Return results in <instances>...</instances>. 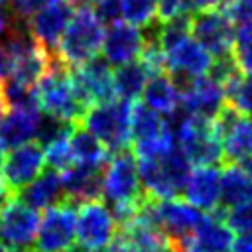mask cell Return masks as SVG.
Here are the masks:
<instances>
[{
    "mask_svg": "<svg viewBox=\"0 0 252 252\" xmlns=\"http://www.w3.org/2000/svg\"><path fill=\"white\" fill-rule=\"evenodd\" d=\"M102 199L110 205L108 209L118 228L138 215L146 195L140 183L138 159L132 150L122 148L106 161L102 175Z\"/></svg>",
    "mask_w": 252,
    "mask_h": 252,
    "instance_id": "1",
    "label": "cell"
},
{
    "mask_svg": "<svg viewBox=\"0 0 252 252\" xmlns=\"http://www.w3.org/2000/svg\"><path fill=\"white\" fill-rule=\"evenodd\" d=\"M35 98L43 114L75 126H81L89 108L73 83L71 69L61 61L57 51L49 55V67L45 75L35 83Z\"/></svg>",
    "mask_w": 252,
    "mask_h": 252,
    "instance_id": "2",
    "label": "cell"
},
{
    "mask_svg": "<svg viewBox=\"0 0 252 252\" xmlns=\"http://www.w3.org/2000/svg\"><path fill=\"white\" fill-rule=\"evenodd\" d=\"M136 159L140 183L148 199H175L191 173V161L175 142L156 156Z\"/></svg>",
    "mask_w": 252,
    "mask_h": 252,
    "instance_id": "3",
    "label": "cell"
},
{
    "mask_svg": "<svg viewBox=\"0 0 252 252\" xmlns=\"http://www.w3.org/2000/svg\"><path fill=\"white\" fill-rule=\"evenodd\" d=\"M102 37L104 24L96 18L93 6L77 2L75 12L61 35L57 55L69 69L79 67L98 55L102 47Z\"/></svg>",
    "mask_w": 252,
    "mask_h": 252,
    "instance_id": "4",
    "label": "cell"
},
{
    "mask_svg": "<svg viewBox=\"0 0 252 252\" xmlns=\"http://www.w3.org/2000/svg\"><path fill=\"white\" fill-rule=\"evenodd\" d=\"M130 108L132 102L110 98L87 108L81 126L87 128L108 152H118L130 144Z\"/></svg>",
    "mask_w": 252,
    "mask_h": 252,
    "instance_id": "5",
    "label": "cell"
},
{
    "mask_svg": "<svg viewBox=\"0 0 252 252\" xmlns=\"http://www.w3.org/2000/svg\"><path fill=\"white\" fill-rule=\"evenodd\" d=\"M138 213L150 222H154L169 238V242H177L191 236L207 217V213H203L201 209L193 207L187 201H179V199L156 201L148 197L144 199Z\"/></svg>",
    "mask_w": 252,
    "mask_h": 252,
    "instance_id": "6",
    "label": "cell"
},
{
    "mask_svg": "<svg viewBox=\"0 0 252 252\" xmlns=\"http://www.w3.org/2000/svg\"><path fill=\"white\" fill-rule=\"evenodd\" d=\"M118 236V224L110 209L100 201L83 203L77 211V234L79 246L87 252H104Z\"/></svg>",
    "mask_w": 252,
    "mask_h": 252,
    "instance_id": "7",
    "label": "cell"
},
{
    "mask_svg": "<svg viewBox=\"0 0 252 252\" xmlns=\"http://www.w3.org/2000/svg\"><path fill=\"white\" fill-rule=\"evenodd\" d=\"M234 24L222 8L191 14V35L199 41L213 59L228 57L234 51Z\"/></svg>",
    "mask_w": 252,
    "mask_h": 252,
    "instance_id": "8",
    "label": "cell"
},
{
    "mask_svg": "<svg viewBox=\"0 0 252 252\" xmlns=\"http://www.w3.org/2000/svg\"><path fill=\"white\" fill-rule=\"evenodd\" d=\"M77 234V207L71 201H63L45 209L35 234L37 252H63L73 246Z\"/></svg>",
    "mask_w": 252,
    "mask_h": 252,
    "instance_id": "9",
    "label": "cell"
},
{
    "mask_svg": "<svg viewBox=\"0 0 252 252\" xmlns=\"http://www.w3.org/2000/svg\"><path fill=\"white\" fill-rule=\"evenodd\" d=\"M222 138V156L226 163H242L252 158V116H242L224 104L213 120Z\"/></svg>",
    "mask_w": 252,
    "mask_h": 252,
    "instance_id": "10",
    "label": "cell"
},
{
    "mask_svg": "<svg viewBox=\"0 0 252 252\" xmlns=\"http://www.w3.org/2000/svg\"><path fill=\"white\" fill-rule=\"evenodd\" d=\"M45 167V152L37 142H28L24 146L12 148L2 165H0V177L6 185V189L16 195L20 189H24L28 183H32Z\"/></svg>",
    "mask_w": 252,
    "mask_h": 252,
    "instance_id": "11",
    "label": "cell"
},
{
    "mask_svg": "<svg viewBox=\"0 0 252 252\" xmlns=\"http://www.w3.org/2000/svg\"><path fill=\"white\" fill-rule=\"evenodd\" d=\"M39 220L37 211L12 197L0 209V244L12 248H30L37 234Z\"/></svg>",
    "mask_w": 252,
    "mask_h": 252,
    "instance_id": "12",
    "label": "cell"
},
{
    "mask_svg": "<svg viewBox=\"0 0 252 252\" xmlns=\"http://www.w3.org/2000/svg\"><path fill=\"white\" fill-rule=\"evenodd\" d=\"M224 89L222 83L211 75L195 77L179 87V106L193 116L215 120L224 106Z\"/></svg>",
    "mask_w": 252,
    "mask_h": 252,
    "instance_id": "13",
    "label": "cell"
},
{
    "mask_svg": "<svg viewBox=\"0 0 252 252\" xmlns=\"http://www.w3.org/2000/svg\"><path fill=\"white\" fill-rule=\"evenodd\" d=\"M71 77H73V83L87 106L114 98L112 65L104 57L96 55L79 67H73Z\"/></svg>",
    "mask_w": 252,
    "mask_h": 252,
    "instance_id": "14",
    "label": "cell"
},
{
    "mask_svg": "<svg viewBox=\"0 0 252 252\" xmlns=\"http://www.w3.org/2000/svg\"><path fill=\"white\" fill-rule=\"evenodd\" d=\"M79 0H59L49 2L41 10H37L30 18V32L35 37V41L49 53H55L61 41V35L75 12Z\"/></svg>",
    "mask_w": 252,
    "mask_h": 252,
    "instance_id": "15",
    "label": "cell"
},
{
    "mask_svg": "<svg viewBox=\"0 0 252 252\" xmlns=\"http://www.w3.org/2000/svg\"><path fill=\"white\" fill-rule=\"evenodd\" d=\"M213 65L211 53L193 37L183 39L179 45L165 53V71L175 81L177 89L195 77H203L209 73Z\"/></svg>",
    "mask_w": 252,
    "mask_h": 252,
    "instance_id": "16",
    "label": "cell"
},
{
    "mask_svg": "<svg viewBox=\"0 0 252 252\" xmlns=\"http://www.w3.org/2000/svg\"><path fill=\"white\" fill-rule=\"evenodd\" d=\"M144 47V32L124 20L108 24L102 37V57L112 65L120 67L140 57Z\"/></svg>",
    "mask_w": 252,
    "mask_h": 252,
    "instance_id": "17",
    "label": "cell"
},
{
    "mask_svg": "<svg viewBox=\"0 0 252 252\" xmlns=\"http://www.w3.org/2000/svg\"><path fill=\"white\" fill-rule=\"evenodd\" d=\"M181 193L187 203L203 213H215L220 207V169L217 165H197Z\"/></svg>",
    "mask_w": 252,
    "mask_h": 252,
    "instance_id": "18",
    "label": "cell"
},
{
    "mask_svg": "<svg viewBox=\"0 0 252 252\" xmlns=\"http://www.w3.org/2000/svg\"><path fill=\"white\" fill-rule=\"evenodd\" d=\"M116 240L130 252H173L169 238L140 213L118 228Z\"/></svg>",
    "mask_w": 252,
    "mask_h": 252,
    "instance_id": "19",
    "label": "cell"
},
{
    "mask_svg": "<svg viewBox=\"0 0 252 252\" xmlns=\"http://www.w3.org/2000/svg\"><path fill=\"white\" fill-rule=\"evenodd\" d=\"M102 175L104 167H89L79 163H73L71 167L61 171L67 201L75 205L98 201L102 197Z\"/></svg>",
    "mask_w": 252,
    "mask_h": 252,
    "instance_id": "20",
    "label": "cell"
},
{
    "mask_svg": "<svg viewBox=\"0 0 252 252\" xmlns=\"http://www.w3.org/2000/svg\"><path fill=\"white\" fill-rule=\"evenodd\" d=\"M14 197L20 199L24 205L32 207L33 211H45L49 207H55V205L67 201L61 173L53 167L43 169L32 183H28L24 189H20Z\"/></svg>",
    "mask_w": 252,
    "mask_h": 252,
    "instance_id": "21",
    "label": "cell"
},
{
    "mask_svg": "<svg viewBox=\"0 0 252 252\" xmlns=\"http://www.w3.org/2000/svg\"><path fill=\"white\" fill-rule=\"evenodd\" d=\"M43 118V112L33 108H10L0 122V140L6 148H18L28 142H32L37 134L39 122Z\"/></svg>",
    "mask_w": 252,
    "mask_h": 252,
    "instance_id": "22",
    "label": "cell"
},
{
    "mask_svg": "<svg viewBox=\"0 0 252 252\" xmlns=\"http://www.w3.org/2000/svg\"><path fill=\"white\" fill-rule=\"evenodd\" d=\"M252 201V177L240 163H224L220 169V207L226 211Z\"/></svg>",
    "mask_w": 252,
    "mask_h": 252,
    "instance_id": "23",
    "label": "cell"
},
{
    "mask_svg": "<svg viewBox=\"0 0 252 252\" xmlns=\"http://www.w3.org/2000/svg\"><path fill=\"white\" fill-rule=\"evenodd\" d=\"M189 240L197 252H230L234 234L224 222V219L211 213L189 236Z\"/></svg>",
    "mask_w": 252,
    "mask_h": 252,
    "instance_id": "24",
    "label": "cell"
},
{
    "mask_svg": "<svg viewBox=\"0 0 252 252\" xmlns=\"http://www.w3.org/2000/svg\"><path fill=\"white\" fill-rule=\"evenodd\" d=\"M142 98L146 106L167 116L179 106V89L167 71L156 73L148 79Z\"/></svg>",
    "mask_w": 252,
    "mask_h": 252,
    "instance_id": "25",
    "label": "cell"
},
{
    "mask_svg": "<svg viewBox=\"0 0 252 252\" xmlns=\"http://www.w3.org/2000/svg\"><path fill=\"white\" fill-rule=\"evenodd\" d=\"M167 132L169 130H167L165 118L159 112L152 110L144 102H132V108H130V142L132 144L152 142L165 136Z\"/></svg>",
    "mask_w": 252,
    "mask_h": 252,
    "instance_id": "26",
    "label": "cell"
},
{
    "mask_svg": "<svg viewBox=\"0 0 252 252\" xmlns=\"http://www.w3.org/2000/svg\"><path fill=\"white\" fill-rule=\"evenodd\" d=\"M69 148L73 163L89 165V167H104L108 161V150L102 146L100 140H96L87 128L75 126L69 136Z\"/></svg>",
    "mask_w": 252,
    "mask_h": 252,
    "instance_id": "27",
    "label": "cell"
},
{
    "mask_svg": "<svg viewBox=\"0 0 252 252\" xmlns=\"http://www.w3.org/2000/svg\"><path fill=\"white\" fill-rule=\"evenodd\" d=\"M148 79H150V73L140 59H134L130 63L116 67V71L112 73L114 96L128 100V102H134L144 93Z\"/></svg>",
    "mask_w": 252,
    "mask_h": 252,
    "instance_id": "28",
    "label": "cell"
},
{
    "mask_svg": "<svg viewBox=\"0 0 252 252\" xmlns=\"http://www.w3.org/2000/svg\"><path fill=\"white\" fill-rule=\"evenodd\" d=\"M224 98L242 116H252V77L242 75L240 71L232 75L224 85Z\"/></svg>",
    "mask_w": 252,
    "mask_h": 252,
    "instance_id": "29",
    "label": "cell"
},
{
    "mask_svg": "<svg viewBox=\"0 0 252 252\" xmlns=\"http://www.w3.org/2000/svg\"><path fill=\"white\" fill-rule=\"evenodd\" d=\"M187 37H191V14H181L158 24V41L163 53H167Z\"/></svg>",
    "mask_w": 252,
    "mask_h": 252,
    "instance_id": "30",
    "label": "cell"
},
{
    "mask_svg": "<svg viewBox=\"0 0 252 252\" xmlns=\"http://www.w3.org/2000/svg\"><path fill=\"white\" fill-rule=\"evenodd\" d=\"M158 16V0H120V18L136 28L154 24Z\"/></svg>",
    "mask_w": 252,
    "mask_h": 252,
    "instance_id": "31",
    "label": "cell"
},
{
    "mask_svg": "<svg viewBox=\"0 0 252 252\" xmlns=\"http://www.w3.org/2000/svg\"><path fill=\"white\" fill-rule=\"evenodd\" d=\"M234 61L244 75L252 77V24L238 26L234 32Z\"/></svg>",
    "mask_w": 252,
    "mask_h": 252,
    "instance_id": "32",
    "label": "cell"
},
{
    "mask_svg": "<svg viewBox=\"0 0 252 252\" xmlns=\"http://www.w3.org/2000/svg\"><path fill=\"white\" fill-rule=\"evenodd\" d=\"M73 128H75V124H69V122L59 120V118L43 114V118L39 122V128H37V134H35V140L41 148H47L49 144L67 138L73 132Z\"/></svg>",
    "mask_w": 252,
    "mask_h": 252,
    "instance_id": "33",
    "label": "cell"
},
{
    "mask_svg": "<svg viewBox=\"0 0 252 252\" xmlns=\"http://www.w3.org/2000/svg\"><path fill=\"white\" fill-rule=\"evenodd\" d=\"M215 215L224 219V222L228 224V228L232 232L252 234V201L236 205V207L226 209V211H215Z\"/></svg>",
    "mask_w": 252,
    "mask_h": 252,
    "instance_id": "34",
    "label": "cell"
},
{
    "mask_svg": "<svg viewBox=\"0 0 252 252\" xmlns=\"http://www.w3.org/2000/svg\"><path fill=\"white\" fill-rule=\"evenodd\" d=\"M69 136L63 138V140H57V142L49 144L47 148H43V152H45V163H49V167H53L57 171H65L67 167L73 165L71 148H69Z\"/></svg>",
    "mask_w": 252,
    "mask_h": 252,
    "instance_id": "35",
    "label": "cell"
},
{
    "mask_svg": "<svg viewBox=\"0 0 252 252\" xmlns=\"http://www.w3.org/2000/svg\"><path fill=\"white\" fill-rule=\"evenodd\" d=\"M220 8L232 24H252V0H224Z\"/></svg>",
    "mask_w": 252,
    "mask_h": 252,
    "instance_id": "36",
    "label": "cell"
},
{
    "mask_svg": "<svg viewBox=\"0 0 252 252\" xmlns=\"http://www.w3.org/2000/svg\"><path fill=\"white\" fill-rule=\"evenodd\" d=\"M191 2L189 0H158V18L159 22H167L181 14H191Z\"/></svg>",
    "mask_w": 252,
    "mask_h": 252,
    "instance_id": "37",
    "label": "cell"
},
{
    "mask_svg": "<svg viewBox=\"0 0 252 252\" xmlns=\"http://www.w3.org/2000/svg\"><path fill=\"white\" fill-rule=\"evenodd\" d=\"M93 10L102 24H112L120 20V0H100L96 2V6H93Z\"/></svg>",
    "mask_w": 252,
    "mask_h": 252,
    "instance_id": "38",
    "label": "cell"
},
{
    "mask_svg": "<svg viewBox=\"0 0 252 252\" xmlns=\"http://www.w3.org/2000/svg\"><path fill=\"white\" fill-rule=\"evenodd\" d=\"M10 73H12V59H10L4 43L0 41V81H4Z\"/></svg>",
    "mask_w": 252,
    "mask_h": 252,
    "instance_id": "39",
    "label": "cell"
},
{
    "mask_svg": "<svg viewBox=\"0 0 252 252\" xmlns=\"http://www.w3.org/2000/svg\"><path fill=\"white\" fill-rule=\"evenodd\" d=\"M191 2V8L195 12H203V10H215V8H220L224 0H189Z\"/></svg>",
    "mask_w": 252,
    "mask_h": 252,
    "instance_id": "40",
    "label": "cell"
},
{
    "mask_svg": "<svg viewBox=\"0 0 252 252\" xmlns=\"http://www.w3.org/2000/svg\"><path fill=\"white\" fill-rule=\"evenodd\" d=\"M10 24H12L10 8H0V35H6V32H8Z\"/></svg>",
    "mask_w": 252,
    "mask_h": 252,
    "instance_id": "41",
    "label": "cell"
},
{
    "mask_svg": "<svg viewBox=\"0 0 252 252\" xmlns=\"http://www.w3.org/2000/svg\"><path fill=\"white\" fill-rule=\"evenodd\" d=\"M12 197H14V195L6 189V185H4V181H2V177H0V209H2V207H4Z\"/></svg>",
    "mask_w": 252,
    "mask_h": 252,
    "instance_id": "42",
    "label": "cell"
},
{
    "mask_svg": "<svg viewBox=\"0 0 252 252\" xmlns=\"http://www.w3.org/2000/svg\"><path fill=\"white\" fill-rule=\"evenodd\" d=\"M104 252H130V250H128L124 244H120L118 240H114V242H112V246H110V248H106Z\"/></svg>",
    "mask_w": 252,
    "mask_h": 252,
    "instance_id": "43",
    "label": "cell"
},
{
    "mask_svg": "<svg viewBox=\"0 0 252 252\" xmlns=\"http://www.w3.org/2000/svg\"><path fill=\"white\" fill-rule=\"evenodd\" d=\"M6 112H8V106H6V102H4V100H2V96H0V122L4 120Z\"/></svg>",
    "mask_w": 252,
    "mask_h": 252,
    "instance_id": "44",
    "label": "cell"
},
{
    "mask_svg": "<svg viewBox=\"0 0 252 252\" xmlns=\"http://www.w3.org/2000/svg\"><path fill=\"white\" fill-rule=\"evenodd\" d=\"M240 165H242V167H244V169H246V171L250 173V177H252V158H248V159H244V161H242Z\"/></svg>",
    "mask_w": 252,
    "mask_h": 252,
    "instance_id": "45",
    "label": "cell"
},
{
    "mask_svg": "<svg viewBox=\"0 0 252 252\" xmlns=\"http://www.w3.org/2000/svg\"><path fill=\"white\" fill-rule=\"evenodd\" d=\"M4 158H6V146H4V142L0 140V165H2V161H4Z\"/></svg>",
    "mask_w": 252,
    "mask_h": 252,
    "instance_id": "46",
    "label": "cell"
},
{
    "mask_svg": "<svg viewBox=\"0 0 252 252\" xmlns=\"http://www.w3.org/2000/svg\"><path fill=\"white\" fill-rule=\"evenodd\" d=\"M63 252H87V250H83L81 246H69L67 250H63Z\"/></svg>",
    "mask_w": 252,
    "mask_h": 252,
    "instance_id": "47",
    "label": "cell"
},
{
    "mask_svg": "<svg viewBox=\"0 0 252 252\" xmlns=\"http://www.w3.org/2000/svg\"><path fill=\"white\" fill-rule=\"evenodd\" d=\"M85 2H89V4H96V2H100V0H85Z\"/></svg>",
    "mask_w": 252,
    "mask_h": 252,
    "instance_id": "48",
    "label": "cell"
},
{
    "mask_svg": "<svg viewBox=\"0 0 252 252\" xmlns=\"http://www.w3.org/2000/svg\"><path fill=\"white\" fill-rule=\"evenodd\" d=\"M49 2H59V0H49Z\"/></svg>",
    "mask_w": 252,
    "mask_h": 252,
    "instance_id": "49",
    "label": "cell"
}]
</instances>
